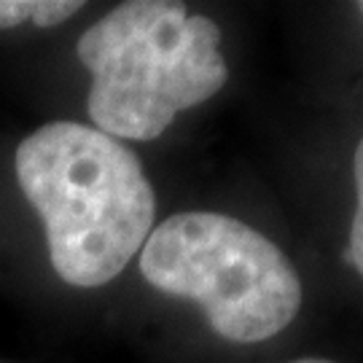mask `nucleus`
I'll return each instance as SVG.
<instances>
[{
    "instance_id": "nucleus-5",
    "label": "nucleus",
    "mask_w": 363,
    "mask_h": 363,
    "mask_svg": "<svg viewBox=\"0 0 363 363\" xmlns=\"http://www.w3.org/2000/svg\"><path fill=\"white\" fill-rule=\"evenodd\" d=\"M81 9H84V3H78V0H38L33 25L57 27V25H62L65 19H70V16H76Z\"/></svg>"
},
{
    "instance_id": "nucleus-3",
    "label": "nucleus",
    "mask_w": 363,
    "mask_h": 363,
    "mask_svg": "<svg viewBox=\"0 0 363 363\" xmlns=\"http://www.w3.org/2000/svg\"><path fill=\"white\" fill-rule=\"evenodd\" d=\"M140 274L162 294L194 298L213 334L237 345L286 331L301 307V280L286 253L223 213L189 210L154 226Z\"/></svg>"
},
{
    "instance_id": "nucleus-2",
    "label": "nucleus",
    "mask_w": 363,
    "mask_h": 363,
    "mask_svg": "<svg viewBox=\"0 0 363 363\" xmlns=\"http://www.w3.org/2000/svg\"><path fill=\"white\" fill-rule=\"evenodd\" d=\"M218 25L183 3L130 0L78 38L91 73L86 111L94 130L116 140H154L178 113L216 97L229 65Z\"/></svg>"
},
{
    "instance_id": "nucleus-4",
    "label": "nucleus",
    "mask_w": 363,
    "mask_h": 363,
    "mask_svg": "<svg viewBox=\"0 0 363 363\" xmlns=\"http://www.w3.org/2000/svg\"><path fill=\"white\" fill-rule=\"evenodd\" d=\"M352 175H355V216H352L350 226V245H347V256L355 264L358 274L363 277V138L358 148H355V159H352Z\"/></svg>"
},
{
    "instance_id": "nucleus-1",
    "label": "nucleus",
    "mask_w": 363,
    "mask_h": 363,
    "mask_svg": "<svg viewBox=\"0 0 363 363\" xmlns=\"http://www.w3.org/2000/svg\"><path fill=\"white\" fill-rule=\"evenodd\" d=\"M13 167L67 286L111 283L154 232L156 196L140 159L94 127L43 124L19 143Z\"/></svg>"
},
{
    "instance_id": "nucleus-6",
    "label": "nucleus",
    "mask_w": 363,
    "mask_h": 363,
    "mask_svg": "<svg viewBox=\"0 0 363 363\" xmlns=\"http://www.w3.org/2000/svg\"><path fill=\"white\" fill-rule=\"evenodd\" d=\"M38 0H0V30H11L33 22Z\"/></svg>"
},
{
    "instance_id": "nucleus-7",
    "label": "nucleus",
    "mask_w": 363,
    "mask_h": 363,
    "mask_svg": "<svg viewBox=\"0 0 363 363\" xmlns=\"http://www.w3.org/2000/svg\"><path fill=\"white\" fill-rule=\"evenodd\" d=\"M291 363H334V361H325V358H301V361H291Z\"/></svg>"
},
{
    "instance_id": "nucleus-8",
    "label": "nucleus",
    "mask_w": 363,
    "mask_h": 363,
    "mask_svg": "<svg viewBox=\"0 0 363 363\" xmlns=\"http://www.w3.org/2000/svg\"><path fill=\"white\" fill-rule=\"evenodd\" d=\"M358 11H361V13H363V3H358Z\"/></svg>"
}]
</instances>
